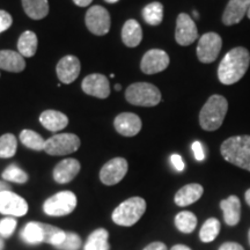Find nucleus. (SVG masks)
<instances>
[{"label":"nucleus","instance_id":"14","mask_svg":"<svg viewBox=\"0 0 250 250\" xmlns=\"http://www.w3.org/2000/svg\"><path fill=\"white\" fill-rule=\"evenodd\" d=\"M83 90L88 95L99 99H107L110 94V85L108 78L103 74L94 73L87 76L81 83Z\"/></svg>","mask_w":250,"mask_h":250},{"label":"nucleus","instance_id":"15","mask_svg":"<svg viewBox=\"0 0 250 250\" xmlns=\"http://www.w3.org/2000/svg\"><path fill=\"white\" fill-rule=\"evenodd\" d=\"M250 0H229L223 13V23L225 26H234L240 23L248 14Z\"/></svg>","mask_w":250,"mask_h":250},{"label":"nucleus","instance_id":"45","mask_svg":"<svg viewBox=\"0 0 250 250\" xmlns=\"http://www.w3.org/2000/svg\"><path fill=\"white\" fill-rule=\"evenodd\" d=\"M245 198H246V202L247 204H248L250 206V189H248L246 191V195H245Z\"/></svg>","mask_w":250,"mask_h":250},{"label":"nucleus","instance_id":"8","mask_svg":"<svg viewBox=\"0 0 250 250\" xmlns=\"http://www.w3.org/2000/svg\"><path fill=\"white\" fill-rule=\"evenodd\" d=\"M223 48V40L217 33H206L198 41L197 57L204 64L213 62Z\"/></svg>","mask_w":250,"mask_h":250},{"label":"nucleus","instance_id":"22","mask_svg":"<svg viewBox=\"0 0 250 250\" xmlns=\"http://www.w3.org/2000/svg\"><path fill=\"white\" fill-rule=\"evenodd\" d=\"M40 122L46 130L51 132H57L67 126L68 118L61 111L45 110L41 114Z\"/></svg>","mask_w":250,"mask_h":250},{"label":"nucleus","instance_id":"37","mask_svg":"<svg viewBox=\"0 0 250 250\" xmlns=\"http://www.w3.org/2000/svg\"><path fill=\"white\" fill-rule=\"evenodd\" d=\"M12 23H13V19H12L11 14L0 9V34L7 30L12 26Z\"/></svg>","mask_w":250,"mask_h":250},{"label":"nucleus","instance_id":"25","mask_svg":"<svg viewBox=\"0 0 250 250\" xmlns=\"http://www.w3.org/2000/svg\"><path fill=\"white\" fill-rule=\"evenodd\" d=\"M21 237L28 245H40L44 242V232L41 223L30 221L21 230Z\"/></svg>","mask_w":250,"mask_h":250},{"label":"nucleus","instance_id":"13","mask_svg":"<svg viewBox=\"0 0 250 250\" xmlns=\"http://www.w3.org/2000/svg\"><path fill=\"white\" fill-rule=\"evenodd\" d=\"M169 56L160 49H152L144 55L140 68L145 74H155L165 71L169 65Z\"/></svg>","mask_w":250,"mask_h":250},{"label":"nucleus","instance_id":"36","mask_svg":"<svg viewBox=\"0 0 250 250\" xmlns=\"http://www.w3.org/2000/svg\"><path fill=\"white\" fill-rule=\"evenodd\" d=\"M15 228H17V220L14 218L9 217L0 220V235L2 237L11 236Z\"/></svg>","mask_w":250,"mask_h":250},{"label":"nucleus","instance_id":"38","mask_svg":"<svg viewBox=\"0 0 250 250\" xmlns=\"http://www.w3.org/2000/svg\"><path fill=\"white\" fill-rule=\"evenodd\" d=\"M192 151H193V155H195V159L197 161L204 160L205 153H204V148H203V145L201 142H195L192 144Z\"/></svg>","mask_w":250,"mask_h":250},{"label":"nucleus","instance_id":"39","mask_svg":"<svg viewBox=\"0 0 250 250\" xmlns=\"http://www.w3.org/2000/svg\"><path fill=\"white\" fill-rule=\"evenodd\" d=\"M170 161L173 164L174 168L177 171H183L184 168H186V165H184V161L182 159V156L179 154H173L170 156Z\"/></svg>","mask_w":250,"mask_h":250},{"label":"nucleus","instance_id":"26","mask_svg":"<svg viewBox=\"0 0 250 250\" xmlns=\"http://www.w3.org/2000/svg\"><path fill=\"white\" fill-rule=\"evenodd\" d=\"M18 50L23 57H33L37 50V36L33 31H24L18 41Z\"/></svg>","mask_w":250,"mask_h":250},{"label":"nucleus","instance_id":"30","mask_svg":"<svg viewBox=\"0 0 250 250\" xmlns=\"http://www.w3.org/2000/svg\"><path fill=\"white\" fill-rule=\"evenodd\" d=\"M219 232H220V221L217 218H210L205 221L199 230V237L203 242L208 243L217 239Z\"/></svg>","mask_w":250,"mask_h":250},{"label":"nucleus","instance_id":"3","mask_svg":"<svg viewBox=\"0 0 250 250\" xmlns=\"http://www.w3.org/2000/svg\"><path fill=\"white\" fill-rule=\"evenodd\" d=\"M228 110L227 100L221 95H212L199 112V124L205 131H215L224 123Z\"/></svg>","mask_w":250,"mask_h":250},{"label":"nucleus","instance_id":"47","mask_svg":"<svg viewBox=\"0 0 250 250\" xmlns=\"http://www.w3.org/2000/svg\"><path fill=\"white\" fill-rule=\"evenodd\" d=\"M2 249H4V241L0 239V250H2Z\"/></svg>","mask_w":250,"mask_h":250},{"label":"nucleus","instance_id":"51","mask_svg":"<svg viewBox=\"0 0 250 250\" xmlns=\"http://www.w3.org/2000/svg\"><path fill=\"white\" fill-rule=\"evenodd\" d=\"M248 240H249V245H250V229H249V232H248Z\"/></svg>","mask_w":250,"mask_h":250},{"label":"nucleus","instance_id":"35","mask_svg":"<svg viewBox=\"0 0 250 250\" xmlns=\"http://www.w3.org/2000/svg\"><path fill=\"white\" fill-rule=\"evenodd\" d=\"M81 246V239L80 236L76 233L66 232V236L65 240L62 241V245L57 247V249L61 250H78Z\"/></svg>","mask_w":250,"mask_h":250},{"label":"nucleus","instance_id":"28","mask_svg":"<svg viewBox=\"0 0 250 250\" xmlns=\"http://www.w3.org/2000/svg\"><path fill=\"white\" fill-rule=\"evenodd\" d=\"M143 18L149 26H159L164 20V6L158 1L151 2L144 7Z\"/></svg>","mask_w":250,"mask_h":250},{"label":"nucleus","instance_id":"41","mask_svg":"<svg viewBox=\"0 0 250 250\" xmlns=\"http://www.w3.org/2000/svg\"><path fill=\"white\" fill-rule=\"evenodd\" d=\"M144 250H167V247L162 242H153L146 247Z\"/></svg>","mask_w":250,"mask_h":250},{"label":"nucleus","instance_id":"27","mask_svg":"<svg viewBox=\"0 0 250 250\" xmlns=\"http://www.w3.org/2000/svg\"><path fill=\"white\" fill-rule=\"evenodd\" d=\"M109 234L103 228L95 229L87 239L83 250H109Z\"/></svg>","mask_w":250,"mask_h":250},{"label":"nucleus","instance_id":"21","mask_svg":"<svg viewBox=\"0 0 250 250\" xmlns=\"http://www.w3.org/2000/svg\"><path fill=\"white\" fill-rule=\"evenodd\" d=\"M0 68L19 73L26 68V62L20 52L12 51V50H0Z\"/></svg>","mask_w":250,"mask_h":250},{"label":"nucleus","instance_id":"1","mask_svg":"<svg viewBox=\"0 0 250 250\" xmlns=\"http://www.w3.org/2000/svg\"><path fill=\"white\" fill-rule=\"evenodd\" d=\"M250 54L248 49L236 46L227 52L218 67V78L223 85H234L240 81L248 71Z\"/></svg>","mask_w":250,"mask_h":250},{"label":"nucleus","instance_id":"34","mask_svg":"<svg viewBox=\"0 0 250 250\" xmlns=\"http://www.w3.org/2000/svg\"><path fill=\"white\" fill-rule=\"evenodd\" d=\"M2 179L7 182H15V183H26L28 181V175L26 171H23L17 165H9L2 173Z\"/></svg>","mask_w":250,"mask_h":250},{"label":"nucleus","instance_id":"9","mask_svg":"<svg viewBox=\"0 0 250 250\" xmlns=\"http://www.w3.org/2000/svg\"><path fill=\"white\" fill-rule=\"evenodd\" d=\"M86 26L94 35H105L110 30V14L102 6H92L86 13Z\"/></svg>","mask_w":250,"mask_h":250},{"label":"nucleus","instance_id":"16","mask_svg":"<svg viewBox=\"0 0 250 250\" xmlns=\"http://www.w3.org/2000/svg\"><path fill=\"white\" fill-rule=\"evenodd\" d=\"M81 70L80 61L76 56H65L57 64V76L62 83H71L79 77Z\"/></svg>","mask_w":250,"mask_h":250},{"label":"nucleus","instance_id":"18","mask_svg":"<svg viewBox=\"0 0 250 250\" xmlns=\"http://www.w3.org/2000/svg\"><path fill=\"white\" fill-rule=\"evenodd\" d=\"M81 166L76 159H65L59 162L54 169V179L57 183L71 182L80 171Z\"/></svg>","mask_w":250,"mask_h":250},{"label":"nucleus","instance_id":"31","mask_svg":"<svg viewBox=\"0 0 250 250\" xmlns=\"http://www.w3.org/2000/svg\"><path fill=\"white\" fill-rule=\"evenodd\" d=\"M20 140L24 146L34 151H43L45 147V140L35 131L23 130L20 133Z\"/></svg>","mask_w":250,"mask_h":250},{"label":"nucleus","instance_id":"6","mask_svg":"<svg viewBox=\"0 0 250 250\" xmlns=\"http://www.w3.org/2000/svg\"><path fill=\"white\" fill-rule=\"evenodd\" d=\"M77 206V196L72 191H61L46 199L43 211L50 217H62L74 211Z\"/></svg>","mask_w":250,"mask_h":250},{"label":"nucleus","instance_id":"42","mask_svg":"<svg viewBox=\"0 0 250 250\" xmlns=\"http://www.w3.org/2000/svg\"><path fill=\"white\" fill-rule=\"evenodd\" d=\"M74 4L77 6H79V7H86V6H89L92 4L93 0H73Z\"/></svg>","mask_w":250,"mask_h":250},{"label":"nucleus","instance_id":"11","mask_svg":"<svg viewBox=\"0 0 250 250\" xmlns=\"http://www.w3.org/2000/svg\"><path fill=\"white\" fill-rule=\"evenodd\" d=\"M28 212V204L22 197L11 190L0 192V213L11 217H22Z\"/></svg>","mask_w":250,"mask_h":250},{"label":"nucleus","instance_id":"7","mask_svg":"<svg viewBox=\"0 0 250 250\" xmlns=\"http://www.w3.org/2000/svg\"><path fill=\"white\" fill-rule=\"evenodd\" d=\"M80 147V139L73 133H61L45 140L44 151L50 155H66Z\"/></svg>","mask_w":250,"mask_h":250},{"label":"nucleus","instance_id":"49","mask_svg":"<svg viewBox=\"0 0 250 250\" xmlns=\"http://www.w3.org/2000/svg\"><path fill=\"white\" fill-rule=\"evenodd\" d=\"M193 15H195V18H198V12H193Z\"/></svg>","mask_w":250,"mask_h":250},{"label":"nucleus","instance_id":"46","mask_svg":"<svg viewBox=\"0 0 250 250\" xmlns=\"http://www.w3.org/2000/svg\"><path fill=\"white\" fill-rule=\"evenodd\" d=\"M105 2H108V4H116V2L120 1V0H104Z\"/></svg>","mask_w":250,"mask_h":250},{"label":"nucleus","instance_id":"24","mask_svg":"<svg viewBox=\"0 0 250 250\" xmlns=\"http://www.w3.org/2000/svg\"><path fill=\"white\" fill-rule=\"evenodd\" d=\"M26 14L34 20H41L49 13L48 0H22Z\"/></svg>","mask_w":250,"mask_h":250},{"label":"nucleus","instance_id":"19","mask_svg":"<svg viewBox=\"0 0 250 250\" xmlns=\"http://www.w3.org/2000/svg\"><path fill=\"white\" fill-rule=\"evenodd\" d=\"M220 208L224 212V220L228 226H236L241 219V203L235 195L220 202Z\"/></svg>","mask_w":250,"mask_h":250},{"label":"nucleus","instance_id":"50","mask_svg":"<svg viewBox=\"0 0 250 250\" xmlns=\"http://www.w3.org/2000/svg\"><path fill=\"white\" fill-rule=\"evenodd\" d=\"M247 17L250 19V6H249V9H248V14H247Z\"/></svg>","mask_w":250,"mask_h":250},{"label":"nucleus","instance_id":"44","mask_svg":"<svg viewBox=\"0 0 250 250\" xmlns=\"http://www.w3.org/2000/svg\"><path fill=\"white\" fill-rule=\"evenodd\" d=\"M170 250H191V249H190L189 247H187L184 245H176V246H174Z\"/></svg>","mask_w":250,"mask_h":250},{"label":"nucleus","instance_id":"33","mask_svg":"<svg viewBox=\"0 0 250 250\" xmlns=\"http://www.w3.org/2000/svg\"><path fill=\"white\" fill-rule=\"evenodd\" d=\"M18 142L14 134L6 133L0 137V158L8 159L15 154Z\"/></svg>","mask_w":250,"mask_h":250},{"label":"nucleus","instance_id":"40","mask_svg":"<svg viewBox=\"0 0 250 250\" xmlns=\"http://www.w3.org/2000/svg\"><path fill=\"white\" fill-rule=\"evenodd\" d=\"M219 250H245L241 245L236 242H225L224 245L220 246Z\"/></svg>","mask_w":250,"mask_h":250},{"label":"nucleus","instance_id":"29","mask_svg":"<svg viewBox=\"0 0 250 250\" xmlns=\"http://www.w3.org/2000/svg\"><path fill=\"white\" fill-rule=\"evenodd\" d=\"M175 226L182 233H192L197 226V217L190 211L180 212L175 217Z\"/></svg>","mask_w":250,"mask_h":250},{"label":"nucleus","instance_id":"20","mask_svg":"<svg viewBox=\"0 0 250 250\" xmlns=\"http://www.w3.org/2000/svg\"><path fill=\"white\" fill-rule=\"evenodd\" d=\"M203 192H204V189L201 184L198 183H190L181 188L179 191L175 195V204L177 206H181V208H184V206L191 205L193 203H196L199 198L203 196Z\"/></svg>","mask_w":250,"mask_h":250},{"label":"nucleus","instance_id":"10","mask_svg":"<svg viewBox=\"0 0 250 250\" xmlns=\"http://www.w3.org/2000/svg\"><path fill=\"white\" fill-rule=\"evenodd\" d=\"M127 161L123 158H115L108 161L100 171V180L105 186H115L124 179L127 173Z\"/></svg>","mask_w":250,"mask_h":250},{"label":"nucleus","instance_id":"32","mask_svg":"<svg viewBox=\"0 0 250 250\" xmlns=\"http://www.w3.org/2000/svg\"><path fill=\"white\" fill-rule=\"evenodd\" d=\"M42 227L43 232H44V242L55 246L56 248L59 245H62L65 240V236H66V232H64L58 227L51 226V225L42 224Z\"/></svg>","mask_w":250,"mask_h":250},{"label":"nucleus","instance_id":"12","mask_svg":"<svg viewBox=\"0 0 250 250\" xmlns=\"http://www.w3.org/2000/svg\"><path fill=\"white\" fill-rule=\"evenodd\" d=\"M198 39L195 21L186 13L179 14L176 20V30H175V40L182 46L192 44Z\"/></svg>","mask_w":250,"mask_h":250},{"label":"nucleus","instance_id":"48","mask_svg":"<svg viewBox=\"0 0 250 250\" xmlns=\"http://www.w3.org/2000/svg\"><path fill=\"white\" fill-rule=\"evenodd\" d=\"M121 88H122L121 85H115V89L116 90H121Z\"/></svg>","mask_w":250,"mask_h":250},{"label":"nucleus","instance_id":"23","mask_svg":"<svg viewBox=\"0 0 250 250\" xmlns=\"http://www.w3.org/2000/svg\"><path fill=\"white\" fill-rule=\"evenodd\" d=\"M122 40L129 48H136L143 40V30L140 24L136 20H127L122 29Z\"/></svg>","mask_w":250,"mask_h":250},{"label":"nucleus","instance_id":"2","mask_svg":"<svg viewBox=\"0 0 250 250\" xmlns=\"http://www.w3.org/2000/svg\"><path fill=\"white\" fill-rule=\"evenodd\" d=\"M223 158L229 164L250 171V136H234L220 146Z\"/></svg>","mask_w":250,"mask_h":250},{"label":"nucleus","instance_id":"4","mask_svg":"<svg viewBox=\"0 0 250 250\" xmlns=\"http://www.w3.org/2000/svg\"><path fill=\"white\" fill-rule=\"evenodd\" d=\"M146 211V202L140 197H132L120 204L112 212V221L120 226L130 227L139 221Z\"/></svg>","mask_w":250,"mask_h":250},{"label":"nucleus","instance_id":"5","mask_svg":"<svg viewBox=\"0 0 250 250\" xmlns=\"http://www.w3.org/2000/svg\"><path fill=\"white\" fill-rule=\"evenodd\" d=\"M126 101L139 107H154L161 101L158 87L148 83H136L127 87L125 93Z\"/></svg>","mask_w":250,"mask_h":250},{"label":"nucleus","instance_id":"17","mask_svg":"<svg viewBox=\"0 0 250 250\" xmlns=\"http://www.w3.org/2000/svg\"><path fill=\"white\" fill-rule=\"evenodd\" d=\"M115 129L124 137H133L142 130V120L136 114L123 112L115 118Z\"/></svg>","mask_w":250,"mask_h":250},{"label":"nucleus","instance_id":"43","mask_svg":"<svg viewBox=\"0 0 250 250\" xmlns=\"http://www.w3.org/2000/svg\"><path fill=\"white\" fill-rule=\"evenodd\" d=\"M7 190H11V186H9V184H7L6 182H2V181H0V192L7 191Z\"/></svg>","mask_w":250,"mask_h":250}]
</instances>
